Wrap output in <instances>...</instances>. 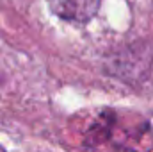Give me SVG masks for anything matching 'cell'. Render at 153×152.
Listing matches in <instances>:
<instances>
[{
  "mask_svg": "<svg viewBox=\"0 0 153 152\" xmlns=\"http://www.w3.org/2000/svg\"><path fill=\"white\" fill-rule=\"evenodd\" d=\"M100 4L102 0H48L50 11L55 16L76 23L89 22L98 13Z\"/></svg>",
  "mask_w": 153,
  "mask_h": 152,
  "instance_id": "6da1fadb",
  "label": "cell"
},
{
  "mask_svg": "<svg viewBox=\"0 0 153 152\" xmlns=\"http://www.w3.org/2000/svg\"><path fill=\"white\" fill-rule=\"evenodd\" d=\"M0 152H5V150H4V149H2V147H0Z\"/></svg>",
  "mask_w": 153,
  "mask_h": 152,
  "instance_id": "7a4b0ae2",
  "label": "cell"
}]
</instances>
